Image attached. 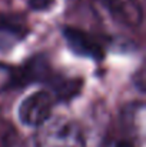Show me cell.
Returning a JSON list of instances; mask_svg holds the SVG:
<instances>
[{
    "instance_id": "cell-5",
    "label": "cell",
    "mask_w": 146,
    "mask_h": 147,
    "mask_svg": "<svg viewBox=\"0 0 146 147\" xmlns=\"http://www.w3.org/2000/svg\"><path fill=\"white\" fill-rule=\"evenodd\" d=\"M27 27L19 19L0 16V53H7L16 47L27 34Z\"/></svg>"
},
{
    "instance_id": "cell-4",
    "label": "cell",
    "mask_w": 146,
    "mask_h": 147,
    "mask_svg": "<svg viewBox=\"0 0 146 147\" xmlns=\"http://www.w3.org/2000/svg\"><path fill=\"white\" fill-rule=\"evenodd\" d=\"M112 17L126 27H138L143 22L142 6L136 0H107Z\"/></svg>"
},
{
    "instance_id": "cell-6",
    "label": "cell",
    "mask_w": 146,
    "mask_h": 147,
    "mask_svg": "<svg viewBox=\"0 0 146 147\" xmlns=\"http://www.w3.org/2000/svg\"><path fill=\"white\" fill-rule=\"evenodd\" d=\"M17 70L6 63H0V93L9 90L17 82Z\"/></svg>"
},
{
    "instance_id": "cell-8",
    "label": "cell",
    "mask_w": 146,
    "mask_h": 147,
    "mask_svg": "<svg viewBox=\"0 0 146 147\" xmlns=\"http://www.w3.org/2000/svg\"><path fill=\"white\" fill-rule=\"evenodd\" d=\"M116 147H133L129 142H120V143H117L116 144Z\"/></svg>"
},
{
    "instance_id": "cell-3",
    "label": "cell",
    "mask_w": 146,
    "mask_h": 147,
    "mask_svg": "<svg viewBox=\"0 0 146 147\" xmlns=\"http://www.w3.org/2000/svg\"><path fill=\"white\" fill-rule=\"evenodd\" d=\"M63 37H65V42L69 46V49L75 54L82 56V57H88V59H93L96 61L103 59L102 46L92 36H89L83 30L67 26L63 29Z\"/></svg>"
},
{
    "instance_id": "cell-1",
    "label": "cell",
    "mask_w": 146,
    "mask_h": 147,
    "mask_svg": "<svg viewBox=\"0 0 146 147\" xmlns=\"http://www.w3.org/2000/svg\"><path fill=\"white\" fill-rule=\"evenodd\" d=\"M35 147H86V139L75 120L56 116L36 129Z\"/></svg>"
},
{
    "instance_id": "cell-7",
    "label": "cell",
    "mask_w": 146,
    "mask_h": 147,
    "mask_svg": "<svg viewBox=\"0 0 146 147\" xmlns=\"http://www.w3.org/2000/svg\"><path fill=\"white\" fill-rule=\"evenodd\" d=\"M26 1L33 10H48L54 3V0H26Z\"/></svg>"
},
{
    "instance_id": "cell-2",
    "label": "cell",
    "mask_w": 146,
    "mask_h": 147,
    "mask_svg": "<svg viewBox=\"0 0 146 147\" xmlns=\"http://www.w3.org/2000/svg\"><path fill=\"white\" fill-rule=\"evenodd\" d=\"M53 106L54 96L50 92L39 90L27 96L20 103L17 114L24 126L37 129L40 124H43L48 119L52 117Z\"/></svg>"
}]
</instances>
